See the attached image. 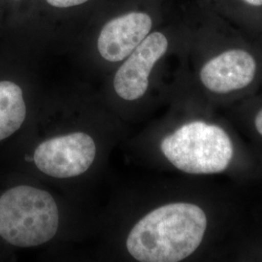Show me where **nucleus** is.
Wrapping results in <instances>:
<instances>
[{
	"mask_svg": "<svg viewBox=\"0 0 262 262\" xmlns=\"http://www.w3.org/2000/svg\"><path fill=\"white\" fill-rule=\"evenodd\" d=\"M152 19L144 12H130L111 19L97 40L100 56L110 62L125 59L150 33Z\"/></svg>",
	"mask_w": 262,
	"mask_h": 262,
	"instance_id": "obj_7",
	"label": "nucleus"
},
{
	"mask_svg": "<svg viewBox=\"0 0 262 262\" xmlns=\"http://www.w3.org/2000/svg\"><path fill=\"white\" fill-rule=\"evenodd\" d=\"M160 150L172 165L193 175L224 173L235 156L228 132L216 123L202 120L187 122L165 136Z\"/></svg>",
	"mask_w": 262,
	"mask_h": 262,
	"instance_id": "obj_2",
	"label": "nucleus"
},
{
	"mask_svg": "<svg viewBox=\"0 0 262 262\" xmlns=\"http://www.w3.org/2000/svg\"><path fill=\"white\" fill-rule=\"evenodd\" d=\"M96 155L94 139L83 132L58 136L41 143L33 160L41 172L58 179L72 178L84 173Z\"/></svg>",
	"mask_w": 262,
	"mask_h": 262,
	"instance_id": "obj_4",
	"label": "nucleus"
},
{
	"mask_svg": "<svg viewBox=\"0 0 262 262\" xmlns=\"http://www.w3.org/2000/svg\"><path fill=\"white\" fill-rule=\"evenodd\" d=\"M253 127L255 132L262 138V107L253 117Z\"/></svg>",
	"mask_w": 262,
	"mask_h": 262,
	"instance_id": "obj_10",
	"label": "nucleus"
},
{
	"mask_svg": "<svg viewBox=\"0 0 262 262\" xmlns=\"http://www.w3.org/2000/svg\"><path fill=\"white\" fill-rule=\"evenodd\" d=\"M58 228V209L47 191L19 186L0 197V236L20 248L50 241Z\"/></svg>",
	"mask_w": 262,
	"mask_h": 262,
	"instance_id": "obj_3",
	"label": "nucleus"
},
{
	"mask_svg": "<svg viewBox=\"0 0 262 262\" xmlns=\"http://www.w3.org/2000/svg\"><path fill=\"white\" fill-rule=\"evenodd\" d=\"M167 37L159 31L150 33L117 71L114 89L124 100L133 101L148 91L152 68L168 50Z\"/></svg>",
	"mask_w": 262,
	"mask_h": 262,
	"instance_id": "obj_6",
	"label": "nucleus"
},
{
	"mask_svg": "<svg viewBox=\"0 0 262 262\" xmlns=\"http://www.w3.org/2000/svg\"><path fill=\"white\" fill-rule=\"evenodd\" d=\"M27 107L23 91L10 81L0 82V141L19 129L25 122Z\"/></svg>",
	"mask_w": 262,
	"mask_h": 262,
	"instance_id": "obj_8",
	"label": "nucleus"
},
{
	"mask_svg": "<svg viewBox=\"0 0 262 262\" xmlns=\"http://www.w3.org/2000/svg\"><path fill=\"white\" fill-rule=\"evenodd\" d=\"M208 223L206 212L197 204H165L150 211L134 225L126 248L138 261H182L200 247Z\"/></svg>",
	"mask_w": 262,
	"mask_h": 262,
	"instance_id": "obj_1",
	"label": "nucleus"
},
{
	"mask_svg": "<svg viewBox=\"0 0 262 262\" xmlns=\"http://www.w3.org/2000/svg\"><path fill=\"white\" fill-rule=\"evenodd\" d=\"M51 6L56 8H69L82 5L90 0H46Z\"/></svg>",
	"mask_w": 262,
	"mask_h": 262,
	"instance_id": "obj_9",
	"label": "nucleus"
},
{
	"mask_svg": "<svg viewBox=\"0 0 262 262\" xmlns=\"http://www.w3.org/2000/svg\"><path fill=\"white\" fill-rule=\"evenodd\" d=\"M256 73L255 57L245 49L232 48L208 59L199 71V79L209 93L226 95L250 86Z\"/></svg>",
	"mask_w": 262,
	"mask_h": 262,
	"instance_id": "obj_5",
	"label": "nucleus"
},
{
	"mask_svg": "<svg viewBox=\"0 0 262 262\" xmlns=\"http://www.w3.org/2000/svg\"><path fill=\"white\" fill-rule=\"evenodd\" d=\"M244 2L253 7H261L262 0H243Z\"/></svg>",
	"mask_w": 262,
	"mask_h": 262,
	"instance_id": "obj_11",
	"label": "nucleus"
}]
</instances>
